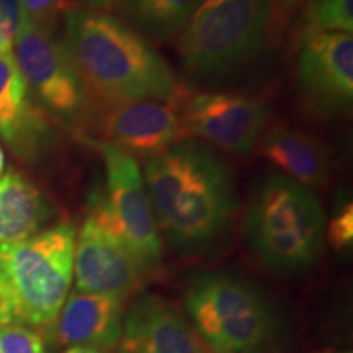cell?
<instances>
[{
    "instance_id": "cell-8",
    "label": "cell",
    "mask_w": 353,
    "mask_h": 353,
    "mask_svg": "<svg viewBox=\"0 0 353 353\" xmlns=\"http://www.w3.org/2000/svg\"><path fill=\"white\" fill-rule=\"evenodd\" d=\"M13 48L26 85L50 112L69 123L81 121L92 112L64 44L54 32L26 21L13 39Z\"/></svg>"
},
{
    "instance_id": "cell-24",
    "label": "cell",
    "mask_w": 353,
    "mask_h": 353,
    "mask_svg": "<svg viewBox=\"0 0 353 353\" xmlns=\"http://www.w3.org/2000/svg\"><path fill=\"white\" fill-rule=\"evenodd\" d=\"M17 321V309L15 299L8 285L6 275L0 272V325L15 324Z\"/></svg>"
},
{
    "instance_id": "cell-29",
    "label": "cell",
    "mask_w": 353,
    "mask_h": 353,
    "mask_svg": "<svg viewBox=\"0 0 353 353\" xmlns=\"http://www.w3.org/2000/svg\"><path fill=\"white\" fill-rule=\"evenodd\" d=\"M130 2H132V0H120V3H118V6H123V3H130Z\"/></svg>"
},
{
    "instance_id": "cell-10",
    "label": "cell",
    "mask_w": 353,
    "mask_h": 353,
    "mask_svg": "<svg viewBox=\"0 0 353 353\" xmlns=\"http://www.w3.org/2000/svg\"><path fill=\"white\" fill-rule=\"evenodd\" d=\"M76 237L74 275L77 293L103 294L125 301L141 288L148 273L107 224L88 214Z\"/></svg>"
},
{
    "instance_id": "cell-14",
    "label": "cell",
    "mask_w": 353,
    "mask_h": 353,
    "mask_svg": "<svg viewBox=\"0 0 353 353\" xmlns=\"http://www.w3.org/2000/svg\"><path fill=\"white\" fill-rule=\"evenodd\" d=\"M121 299L103 294L72 293L65 299L52 332L61 345L94 347L100 352L118 347L123 329Z\"/></svg>"
},
{
    "instance_id": "cell-9",
    "label": "cell",
    "mask_w": 353,
    "mask_h": 353,
    "mask_svg": "<svg viewBox=\"0 0 353 353\" xmlns=\"http://www.w3.org/2000/svg\"><path fill=\"white\" fill-rule=\"evenodd\" d=\"M180 120L185 139L198 138L231 154H249L268 130L272 112L265 101L239 94L182 95Z\"/></svg>"
},
{
    "instance_id": "cell-22",
    "label": "cell",
    "mask_w": 353,
    "mask_h": 353,
    "mask_svg": "<svg viewBox=\"0 0 353 353\" xmlns=\"http://www.w3.org/2000/svg\"><path fill=\"white\" fill-rule=\"evenodd\" d=\"M329 239L335 249L348 247L353 241V206L345 203L342 210L334 216L329 226Z\"/></svg>"
},
{
    "instance_id": "cell-7",
    "label": "cell",
    "mask_w": 353,
    "mask_h": 353,
    "mask_svg": "<svg viewBox=\"0 0 353 353\" xmlns=\"http://www.w3.org/2000/svg\"><path fill=\"white\" fill-rule=\"evenodd\" d=\"M105 164V192L94 193L90 214L107 224L149 273L162 260V239L151 198L134 156L97 141Z\"/></svg>"
},
{
    "instance_id": "cell-16",
    "label": "cell",
    "mask_w": 353,
    "mask_h": 353,
    "mask_svg": "<svg viewBox=\"0 0 353 353\" xmlns=\"http://www.w3.org/2000/svg\"><path fill=\"white\" fill-rule=\"evenodd\" d=\"M50 214L46 198L23 174L10 172L0 179V245L38 234Z\"/></svg>"
},
{
    "instance_id": "cell-19",
    "label": "cell",
    "mask_w": 353,
    "mask_h": 353,
    "mask_svg": "<svg viewBox=\"0 0 353 353\" xmlns=\"http://www.w3.org/2000/svg\"><path fill=\"white\" fill-rule=\"evenodd\" d=\"M329 32H353V0H309L303 17V39Z\"/></svg>"
},
{
    "instance_id": "cell-5",
    "label": "cell",
    "mask_w": 353,
    "mask_h": 353,
    "mask_svg": "<svg viewBox=\"0 0 353 353\" xmlns=\"http://www.w3.org/2000/svg\"><path fill=\"white\" fill-rule=\"evenodd\" d=\"M76 236L74 226L63 223L21 242L0 245V272L10 285L17 321L52 327L72 285Z\"/></svg>"
},
{
    "instance_id": "cell-18",
    "label": "cell",
    "mask_w": 353,
    "mask_h": 353,
    "mask_svg": "<svg viewBox=\"0 0 353 353\" xmlns=\"http://www.w3.org/2000/svg\"><path fill=\"white\" fill-rule=\"evenodd\" d=\"M198 3L200 0H132L121 7L143 32L167 39L183 28Z\"/></svg>"
},
{
    "instance_id": "cell-23",
    "label": "cell",
    "mask_w": 353,
    "mask_h": 353,
    "mask_svg": "<svg viewBox=\"0 0 353 353\" xmlns=\"http://www.w3.org/2000/svg\"><path fill=\"white\" fill-rule=\"evenodd\" d=\"M26 15L20 0H0V32L8 39H15L26 23Z\"/></svg>"
},
{
    "instance_id": "cell-13",
    "label": "cell",
    "mask_w": 353,
    "mask_h": 353,
    "mask_svg": "<svg viewBox=\"0 0 353 353\" xmlns=\"http://www.w3.org/2000/svg\"><path fill=\"white\" fill-rule=\"evenodd\" d=\"M200 341L179 307L143 294L123 317L118 353H198Z\"/></svg>"
},
{
    "instance_id": "cell-15",
    "label": "cell",
    "mask_w": 353,
    "mask_h": 353,
    "mask_svg": "<svg viewBox=\"0 0 353 353\" xmlns=\"http://www.w3.org/2000/svg\"><path fill=\"white\" fill-rule=\"evenodd\" d=\"M255 148L259 156L304 187H322L329 182L332 170L329 149L309 132L276 125L263 132Z\"/></svg>"
},
{
    "instance_id": "cell-28",
    "label": "cell",
    "mask_w": 353,
    "mask_h": 353,
    "mask_svg": "<svg viewBox=\"0 0 353 353\" xmlns=\"http://www.w3.org/2000/svg\"><path fill=\"white\" fill-rule=\"evenodd\" d=\"M3 165H6V157H3V151H2V148H0V179H2Z\"/></svg>"
},
{
    "instance_id": "cell-2",
    "label": "cell",
    "mask_w": 353,
    "mask_h": 353,
    "mask_svg": "<svg viewBox=\"0 0 353 353\" xmlns=\"http://www.w3.org/2000/svg\"><path fill=\"white\" fill-rule=\"evenodd\" d=\"M143 179L159 231L174 249L203 250L223 236L236 213L231 170L200 141L185 139L149 157Z\"/></svg>"
},
{
    "instance_id": "cell-12",
    "label": "cell",
    "mask_w": 353,
    "mask_h": 353,
    "mask_svg": "<svg viewBox=\"0 0 353 353\" xmlns=\"http://www.w3.org/2000/svg\"><path fill=\"white\" fill-rule=\"evenodd\" d=\"M180 92V88H179ZM179 92L170 100H138L101 110L99 131L103 143L131 156L154 157L185 141Z\"/></svg>"
},
{
    "instance_id": "cell-30",
    "label": "cell",
    "mask_w": 353,
    "mask_h": 353,
    "mask_svg": "<svg viewBox=\"0 0 353 353\" xmlns=\"http://www.w3.org/2000/svg\"><path fill=\"white\" fill-rule=\"evenodd\" d=\"M343 353H347V352H343ZM348 353H350V352H348Z\"/></svg>"
},
{
    "instance_id": "cell-25",
    "label": "cell",
    "mask_w": 353,
    "mask_h": 353,
    "mask_svg": "<svg viewBox=\"0 0 353 353\" xmlns=\"http://www.w3.org/2000/svg\"><path fill=\"white\" fill-rule=\"evenodd\" d=\"M79 7L88 8V10H95V12H108L112 8L118 7L120 0H74Z\"/></svg>"
},
{
    "instance_id": "cell-27",
    "label": "cell",
    "mask_w": 353,
    "mask_h": 353,
    "mask_svg": "<svg viewBox=\"0 0 353 353\" xmlns=\"http://www.w3.org/2000/svg\"><path fill=\"white\" fill-rule=\"evenodd\" d=\"M198 353H216V352L211 350V348L206 347L205 343H203V342L200 341V347H198Z\"/></svg>"
},
{
    "instance_id": "cell-3",
    "label": "cell",
    "mask_w": 353,
    "mask_h": 353,
    "mask_svg": "<svg viewBox=\"0 0 353 353\" xmlns=\"http://www.w3.org/2000/svg\"><path fill=\"white\" fill-rule=\"evenodd\" d=\"M250 250L278 273L307 270L324 247L325 218L311 188L270 172L254 190L244 221Z\"/></svg>"
},
{
    "instance_id": "cell-6",
    "label": "cell",
    "mask_w": 353,
    "mask_h": 353,
    "mask_svg": "<svg viewBox=\"0 0 353 353\" xmlns=\"http://www.w3.org/2000/svg\"><path fill=\"white\" fill-rule=\"evenodd\" d=\"M185 307L198 337L216 353H259L275 332L267 298L232 275L198 278L187 291Z\"/></svg>"
},
{
    "instance_id": "cell-21",
    "label": "cell",
    "mask_w": 353,
    "mask_h": 353,
    "mask_svg": "<svg viewBox=\"0 0 353 353\" xmlns=\"http://www.w3.org/2000/svg\"><path fill=\"white\" fill-rule=\"evenodd\" d=\"M20 2L26 20L48 32H54L59 12L69 6L64 0H20Z\"/></svg>"
},
{
    "instance_id": "cell-17",
    "label": "cell",
    "mask_w": 353,
    "mask_h": 353,
    "mask_svg": "<svg viewBox=\"0 0 353 353\" xmlns=\"http://www.w3.org/2000/svg\"><path fill=\"white\" fill-rule=\"evenodd\" d=\"M41 126V117L33 110L30 88L13 51L0 52V136L23 148Z\"/></svg>"
},
{
    "instance_id": "cell-20",
    "label": "cell",
    "mask_w": 353,
    "mask_h": 353,
    "mask_svg": "<svg viewBox=\"0 0 353 353\" xmlns=\"http://www.w3.org/2000/svg\"><path fill=\"white\" fill-rule=\"evenodd\" d=\"M0 353H46L43 335L23 324L0 325Z\"/></svg>"
},
{
    "instance_id": "cell-11",
    "label": "cell",
    "mask_w": 353,
    "mask_h": 353,
    "mask_svg": "<svg viewBox=\"0 0 353 353\" xmlns=\"http://www.w3.org/2000/svg\"><path fill=\"white\" fill-rule=\"evenodd\" d=\"M303 41L298 83L304 100L325 117L347 113L353 101L352 33H319Z\"/></svg>"
},
{
    "instance_id": "cell-1",
    "label": "cell",
    "mask_w": 353,
    "mask_h": 353,
    "mask_svg": "<svg viewBox=\"0 0 353 353\" xmlns=\"http://www.w3.org/2000/svg\"><path fill=\"white\" fill-rule=\"evenodd\" d=\"M61 41L92 110L138 100H170L179 81L151 43L114 17L79 6L64 8Z\"/></svg>"
},
{
    "instance_id": "cell-4",
    "label": "cell",
    "mask_w": 353,
    "mask_h": 353,
    "mask_svg": "<svg viewBox=\"0 0 353 353\" xmlns=\"http://www.w3.org/2000/svg\"><path fill=\"white\" fill-rule=\"evenodd\" d=\"M272 0H200L180 30L179 56L190 77L216 79L262 50Z\"/></svg>"
},
{
    "instance_id": "cell-26",
    "label": "cell",
    "mask_w": 353,
    "mask_h": 353,
    "mask_svg": "<svg viewBox=\"0 0 353 353\" xmlns=\"http://www.w3.org/2000/svg\"><path fill=\"white\" fill-rule=\"evenodd\" d=\"M63 353H103L100 350H97L94 347H83V345H74V347H69L68 350L63 352Z\"/></svg>"
}]
</instances>
